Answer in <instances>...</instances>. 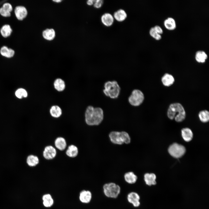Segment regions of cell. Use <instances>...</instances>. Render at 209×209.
<instances>
[{
	"label": "cell",
	"instance_id": "28",
	"mask_svg": "<svg viewBox=\"0 0 209 209\" xmlns=\"http://www.w3.org/2000/svg\"><path fill=\"white\" fill-rule=\"evenodd\" d=\"M12 30L10 26L8 24L3 26L0 30V33L2 36L4 37H7L10 36Z\"/></svg>",
	"mask_w": 209,
	"mask_h": 209
},
{
	"label": "cell",
	"instance_id": "37",
	"mask_svg": "<svg viewBox=\"0 0 209 209\" xmlns=\"http://www.w3.org/2000/svg\"><path fill=\"white\" fill-rule=\"evenodd\" d=\"M53 1L56 3H59L61 2L62 0H53Z\"/></svg>",
	"mask_w": 209,
	"mask_h": 209
},
{
	"label": "cell",
	"instance_id": "22",
	"mask_svg": "<svg viewBox=\"0 0 209 209\" xmlns=\"http://www.w3.org/2000/svg\"><path fill=\"white\" fill-rule=\"evenodd\" d=\"M0 53L2 56L8 58L12 57L15 54V51L13 50L8 48L5 46H4L1 48Z\"/></svg>",
	"mask_w": 209,
	"mask_h": 209
},
{
	"label": "cell",
	"instance_id": "4",
	"mask_svg": "<svg viewBox=\"0 0 209 209\" xmlns=\"http://www.w3.org/2000/svg\"><path fill=\"white\" fill-rule=\"evenodd\" d=\"M109 136L111 141L115 144L122 145L124 143L128 144L130 142V137L125 131H112L109 133Z\"/></svg>",
	"mask_w": 209,
	"mask_h": 209
},
{
	"label": "cell",
	"instance_id": "8",
	"mask_svg": "<svg viewBox=\"0 0 209 209\" xmlns=\"http://www.w3.org/2000/svg\"><path fill=\"white\" fill-rule=\"evenodd\" d=\"M57 155V150L55 147L49 145L45 147L42 152V156L46 160H50L54 159Z\"/></svg>",
	"mask_w": 209,
	"mask_h": 209
},
{
	"label": "cell",
	"instance_id": "21",
	"mask_svg": "<svg viewBox=\"0 0 209 209\" xmlns=\"http://www.w3.org/2000/svg\"><path fill=\"white\" fill-rule=\"evenodd\" d=\"M39 162V160L38 156L34 155H29L26 159V163L30 167H35L38 165Z\"/></svg>",
	"mask_w": 209,
	"mask_h": 209
},
{
	"label": "cell",
	"instance_id": "34",
	"mask_svg": "<svg viewBox=\"0 0 209 209\" xmlns=\"http://www.w3.org/2000/svg\"><path fill=\"white\" fill-rule=\"evenodd\" d=\"M2 7L10 12L12 10V7L11 5L8 3H4Z\"/></svg>",
	"mask_w": 209,
	"mask_h": 209
},
{
	"label": "cell",
	"instance_id": "5",
	"mask_svg": "<svg viewBox=\"0 0 209 209\" xmlns=\"http://www.w3.org/2000/svg\"><path fill=\"white\" fill-rule=\"evenodd\" d=\"M105 195L108 198H116L120 193L121 189L120 186L114 183L105 184L103 187Z\"/></svg>",
	"mask_w": 209,
	"mask_h": 209
},
{
	"label": "cell",
	"instance_id": "24",
	"mask_svg": "<svg viewBox=\"0 0 209 209\" xmlns=\"http://www.w3.org/2000/svg\"><path fill=\"white\" fill-rule=\"evenodd\" d=\"M161 81L164 86H170L174 83V79L172 75L167 73L162 77Z\"/></svg>",
	"mask_w": 209,
	"mask_h": 209
},
{
	"label": "cell",
	"instance_id": "31",
	"mask_svg": "<svg viewBox=\"0 0 209 209\" xmlns=\"http://www.w3.org/2000/svg\"><path fill=\"white\" fill-rule=\"evenodd\" d=\"M149 33L150 35L156 40H160L162 38L161 35L155 30L154 27L151 28L149 30Z\"/></svg>",
	"mask_w": 209,
	"mask_h": 209
},
{
	"label": "cell",
	"instance_id": "20",
	"mask_svg": "<svg viewBox=\"0 0 209 209\" xmlns=\"http://www.w3.org/2000/svg\"><path fill=\"white\" fill-rule=\"evenodd\" d=\"M181 136L183 140L186 142H189L192 139L193 134L191 130L188 128H183L181 131Z\"/></svg>",
	"mask_w": 209,
	"mask_h": 209
},
{
	"label": "cell",
	"instance_id": "7",
	"mask_svg": "<svg viewBox=\"0 0 209 209\" xmlns=\"http://www.w3.org/2000/svg\"><path fill=\"white\" fill-rule=\"evenodd\" d=\"M185 147L182 145L176 143L171 145L168 149L169 154L176 158H179L183 156L185 152Z\"/></svg>",
	"mask_w": 209,
	"mask_h": 209
},
{
	"label": "cell",
	"instance_id": "36",
	"mask_svg": "<svg viewBox=\"0 0 209 209\" xmlns=\"http://www.w3.org/2000/svg\"><path fill=\"white\" fill-rule=\"evenodd\" d=\"M94 0H88L87 1V4L89 6H92L93 5Z\"/></svg>",
	"mask_w": 209,
	"mask_h": 209
},
{
	"label": "cell",
	"instance_id": "15",
	"mask_svg": "<svg viewBox=\"0 0 209 209\" xmlns=\"http://www.w3.org/2000/svg\"><path fill=\"white\" fill-rule=\"evenodd\" d=\"M66 155L70 158H75L78 154V149L77 147L73 145L68 146L65 150Z\"/></svg>",
	"mask_w": 209,
	"mask_h": 209
},
{
	"label": "cell",
	"instance_id": "12",
	"mask_svg": "<svg viewBox=\"0 0 209 209\" xmlns=\"http://www.w3.org/2000/svg\"><path fill=\"white\" fill-rule=\"evenodd\" d=\"M113 16L109 13H106L101 16V20L102 24L105 26L109 27L111 26L114 21Z\"/></svg>",
	"mask_w": 209,
	"mask_h": 209
},
{
	"label": "cell",
	"instance_id": "3",
	"mask_svg": "<svg viewBox=\"0 0 209 209\" xmlns=\"http://www.w3.org/2000/svg\"><path fill=\"white\" fill-rule=\"evenodd\" d=\"M104 87L103 92L106 96L112 99H115L118 97L121 88L117 81H107L104 84Z\"/></svg>",
	"mask_w": 209,
	"mask_h": 209
},
{
	"label": "cell",
	"instance_id": "27",
	"mask_svg": "<svg viewBox=\"0 0 209 209\" xmlns=\"http://www.w3.org/2000/svg\"><path fill=\"white\" fill-rule=\"evenodd\" d=\"M42 199L43 200V204L46 207H50L53 203V200L51 195L49 194L44 195L42 197Z\"/></svg>",
	"mask_w": 209,
	"mask_h": 209
},
{
	"label": "cell",
	"instance_id": "17",
	"mask_svg": "<svg viewBox=\"0 0 209 209\" xmlns=\"http://www.w3.org/2000/svg\"><path fill=\"white\" fill-rule=\"evenodd\" d=\"M113 16L114 19L117 21L121 22L126 19L127 17V15L124 10L119 9L114 12Z\"/></svg>",
	"mask_w": 209,
	"mask_h": 209
},
{
	"label": "cell",
	"instance_id": "26",
	"mask_svg": "<svg viewBox=\"0 0 209 209\" xmlns=\"http://www.w3.org/2000/svg\"><path fill=\"white\" fill-rule=\"evenodd\" d=\"M207 57V54L205 51H199L196 53L195 60L197 62L199 63L205 62Z\"/></svg>",
	"mask_w": 209,
	"mask_h": 209
},
{
	"label": "cell",
	"instance_id": "35",
	"mask_svg": "<svg viewBox=\"0 0 209 209\" xmlns=\"http://www.w3.org/2000/svg\"><path fill=\"white\" fill-rule=\"evenodd\" d=\"M153 27L155 30L159 34L161 35L163 33V30L159 26L156 25Z\"/></svg>",
	"mask_w": 209,
	"mask_h": 209
},
{
	"label": "cell",
	"instance_id": "23",
	"mask_svg": "<svg viewBox=\"0 0 209 209\" xmlns=\"http://www.w3.org/2000/svg\"><path fill=\"white\" fill-rule=\"evenodd\" d=\"M124 178L125 181L130 184L135 183L137 179V176L132 172L126 173L124 175Z\"/></svg>",
	"mask_w": 209,
	"mask_h": 209
},
{
	"label": "cell",
	"instance_id": "2",
	"mask_svg": "<svg viewBox=\"0 0 209 209\" xmlns=\"http://www.w3.org/2000/svg\"><path fill=\"white\" fill-rule=\"evenodd\" d=\"M167 116L170 119L174 118L177 122H181L185 119L186 116L184 109L179 103H175L171 104L168 109Z\"/></svg>",
	"mask_w": 209,
	"mask_h": 209
},
{
	"label": "cell",
	"instance_id": "10",
	"mask_svg": "<svg viewBox=\"0 0 209 209\" xmlns=\"http://www.w3.org/2000/svg\"><path fill=\"white\" fill-rule=\"evenodd\" d=\"M14 12L17 18L19 20H23L27 16L28 12L26 8L22 6H18L15 9Z\"/></svg>",
	"mask_w": 209,
	"mask_h": 209
},
{
	"label": "cell",
	"instance_id": "25",
	"mask_svg": "<svg viewBox=\"0 0 209 209\" xmlns=\"http://www.w3.org/2000/svg\"><path fill=\"white\" fill-rule=\"evenodd\" d=\"M164 24L166 28L169 30H173L176 28L175 20L171 17H169L165 19L164 21Z\"/></svg>",
	"mask_w": 209,
	"mask_h": 209
},
{
	"label": "cell",
	"instance_id": "30",
	"mask_svg": "<svg viewBox=\"0 0 209 209\" xmlns=\"http://www.w3.org/2000/svg\"><path fill=\"white\" fill-rule=\"evenodd\" d=\"M16 96L19 99L26 98L28 95L27 91L23 88H20L16 90L15 93Z\"/></svg>",
	"mask_w": 209,
	"mask_h": 209
},
{
	"label": "cell",
	"instance_id": "11",
	"mask_svg": "<svg viewBox=\"0 0 209 209\" xmlns=\"http://www.w3.org/2000/svg\"><path fill=\"white\" fill-rule=\"evenodd\" d=\"M54 147L57 150L62 151L67 147V144L65 139L62 137H57L54 141Z\"/></svg>",
	"mask_w": 209,
	"mask_h": 209
},
{
	"label": "cell",
	"instance_id": "32",
	"mask_svg": "<svg viewBox=\"0 0 209 209\" xmlns=\"http://www.w3.org/2000/svg\"><path fill=\"white\" fill-rule=\"evenodd\" d=\"M0 14L4 17H7L11 15L10 12L5 9L2 7L0 8Z\"/></svg>",
	"mask_w": 209,
	"mask_h": 209
},
{
	"label": "cell",
	"instance_id": "6",
	"mask_svg": "<svg viewBox=\"0 0 209 209\" xmlns=\"http://www.w3.org/2000/svg\"><path fill=\"white\" fill-rule=\"evenodd\" d=\"M145 97L143 92L140 90L135 89L132 90L128 98V101L132 106L137 107L143 102Z\"/></svg>",
	"mask_w": 209,
	"mask_h": 209
},
{
	"label": "cell",
	"instance_id": "9",
	"mask_svg": "<svg viewBox=\"0 0 209 209\" xmlns=\"http://www.w3.org/2000/svg\"><path fill=\"white\" fill-rule=\"evenodd\" d=\"M127 200L128 202L134 207H138L140 204V197L136 192H132L129 193L127 196Z\"/></svg>",
	"mask_w": 209,
	"mask_h": 209
},
{
	"label": "cell",
	"instance_id": "33",
	"mask_svg": "<svg viewBox=\"0 0 209 209\" xmlns=\"http://www.w3.org/2000/svg\"><path fill=\"white\" fill-rule=\"evenodd\" d=\"M103 1L102 0H95L93 4L94 8H99L102 6Z\"/></svg>",
	"mask_w": 209,
	"mask_h": 209
},
{
	"label": "cell",
	"instance_id": "16",
	"mask_svg": "<svg viewBox=\"0 0 209 209\" xmlns=\"http://www.w3.org/2000/svg\"><path fill=\"white\" fill-rule=\"evenodd\" d=\"M53 85L54 89L59 92L64 91L66 87L65 82L60 78H57L54 80Z\"/></svg>",
	"mask_w": 209,
	"mask_h": 209
},
{
	"label": "cell",
	"instance_id": "14",
	"mask_svg": "<svg viewBox=\"0 0 209 209\" xmlns=\"http://www.w3.org/2000/svg\"><path fill=\"white\" fill-rule=\"evenodd\" d=\"M42 36L45 40L51 41L53 40L56 36V33L53 28H47L44 29L42 32Z\"/></svg>",
	"mask_w": 209,
	"mask_h": 209
},
{
	"label": "cell",
	"instance_id": "1",
	"mask_svg": "<svg viewBox=\"0 0 209 209\" xmlns=\"http://www.w3.org/2000/svg\"><path fill=\"white\" fill-rule=\"evenodd\" d=\"M104 117V111L101 108L94 107L91 105L86 107L84 118L85 122L87 125H98L102 122Z\"/></svg>",
	"mask_w": 209,
	"mask_h": 209
},
{
	"label": "cell",
	"instance_id": "18",
	"mask_svg": "<svg viewBox=\"0 0 209 209\" xmlns=\"http://www.w3.org/2000/svg\"><path fill=\"white\" fill-rule=\"evenodd\" d=\"M91 198L92 194L89 191L83 190L80 193L79 199L82 203H88L90 201Z\"/></svg>",
	"mask_w": 209,
	"mask_h": 209
},
{
	"label": "cell",
	"instance_id": "13",
	"mask_svg": "<svg viewBox=\"0 0 209 209\" xmlns=\"http://www.w3.org/2000/svg\"><path fill=\"white\" fill-rule=\"evenodd\" d=\"M49 113L51 117L58 118L62 115V111L60 107L57 105H52L49 109Z\"/></svg>",
	"mask_w": 209,
	"mask_h": 209
},
{
	"label": "cell",
	"instance_id": "29",
	"mask_svg": "<svg viewBox=\"0 0 209 209\" xmlns=\"http://www.w3.org/2000/svg\"><path fill=\"white\" fill-rule=\"evenodd\" d=\"M199 117L200 120L203 122H206L209 120V113L206 110L200 111L199 114Z\"/></svg>",
	"mask_w": 209,
	"mask_h": 209
},
{
	"label": "cell",
	"instance_id": "19",
	"mask_svg": "<svg viewBox=\"0 0 209 209\" xmlns=\"http://www.w3.org/2000/svg\"><path fill=\"white\" fill-rule=\"evenodd\" d=\"M156 175L153 173H146L144 175V181L146 184L149 186L156 185Z\"/></svg>",
	"mask_w": 209,
	"mask_h": 209
}]
</instances>
